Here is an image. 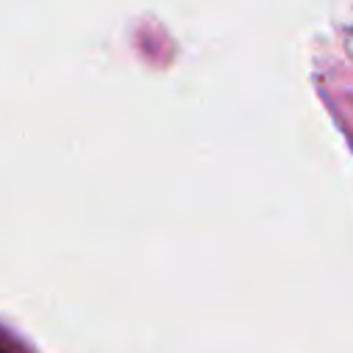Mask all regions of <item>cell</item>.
<instances>
[{
  "label": "cell",
  "mask_w": 353,
  "mask_h": 353,
  "mask_svg": "<svg viewBox=\"0 0 353 353\" xmlns=\"http://www.w3.org/2000/svg\"><path fill=\"white\" fill-rule=\"evenodd\" d=\"M0 353H36V347L25 336H19L14 328L0 323Z\"/></svg>",
  "instance_id": "1"
}]
</instances>
